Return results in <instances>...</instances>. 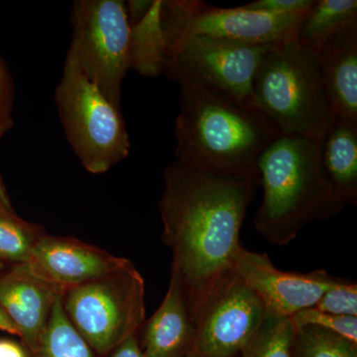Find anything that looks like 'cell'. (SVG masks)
Segmentation results:
<instances>
[{
    "instance_id": "1",
    "label": "cell",
    "mask_w": 357,
    "mask_h": 357,
    "mask_svg": "<svg viewBox=\"0 0 357 357\" xmlns=\"http://www.w3.org/2000/svg\"><path fill=\"white\" fill-rule=\"evenodd\" d=\"M159 201L162 241L173 252L177 273L194 316L243 248L241 230L259 175H218L180 161L163 174Z\"/></svg>"
},
{
    "instance_id": "2",
    "label": "cell",
    "mask_w": 357,
    "mask_h": 357,
    "mask_svg": "<svg viewBox=\"0 0 357 357\" xmlns=\"http://www.w3.org/2000/svg\"><path fill=\"white\" fill-rule=\"evenodd\" d=\"M178 105L176 157L203 172L259 175L260 155L281 135L257 107L215 89L182 86Z\"/></svg>"
},
{
    "instance_id": "3",
    "label": "cell",
    "mask_w": 357,
    "mask_h": 357,
    "mask_svg": "<svg viewBox=\"0 0 357 357\" xmlns=\"http://www.w3.org/2000/svg\"><path fill=\"white\" fill-rule=\"evenodd\" d=\"M257 171L263 199L255 229L273 245H288L307 223L337 215L321 174L319 140L281 134L260 155Z\"/></svg>"
},
{
    "instance_id": "4",
    "label": "cell",
    "mask_w": 357,
    "mask_h": 357,
    "mask_svg": "<svg viewBox=\"0 0 357 357\" xmlns=\"http://www.w3.org/2000/svg\"><path fill=\"white\" fill-rule=\"evenodd\" d=\"M255 105L284 135L321 140L333 114L318 55L296 40L275 44L263 56L253 82Z\"/></svg>"
},
{
    "instance_id": "5",
    "label": "cell",
    "mask_w": 357,
    "mask_h": 357,
    "mask_svg": "<svg viewBox=\"0 0 357 357\" xmlns=\"http://www.w3.org/2000/svg\"><path fill=\"white\" fill-rule=\"evenodd\" d=\"M55 102L68 141L88 172H107L128 156L131 145L121 109L103 96L69 56Z\"/></svg>"
},
{
    "instance_id": "6",
    "label": "cell",
    "mask_w": 357,
    "mask_h": 357,
    "mask_svg": "<svg viewBox=\"0 0 357 357\" xmlns=\"http://www.w3.org/2000/svg\"><path fill=\"white\" fill-rule=\"evenodd\" d=\"M63 309L98 357L139 332L146 319L145 282L133 263L65 291Z\"/></svg>"
},
{
    "instance_id": "7",
    "label": "cell",
    "mask_w": 357,
    "mask_h": 357,
    "mask_svg": "<svg viewBox=\"0 0 357 357\" xmlns=\"http://www.w3.org/2000/svg\"><path fill=\"white\" fill-rule=\"evenodd\" d=\"M72 42L67 56L121 109V86L131 68V28L121 0H77L73 3Z\"/></svg>"
},
{
    "instance_id": "8",
    "label": "cell",
    "mask_w": 357,
    "mask_h": 357,
    "mask_svg": "<svg viewBox=\"0 0 357 357\" xmlns=\"http://www.w3.org/2000/svg\"><path fill=\"white\" fill-rule=\"evenodd\" d=\"M270 46L185 35L167 48L162 73L181 88L204 86L256 107L253 82Z\"/></svg>"
},
{
    "instance_id": "9",
    "label": "cell",
    "mask_w": 357,
    "mask_h": 357,
    "mask_svg": "<svg viewBox=\"0 0 357 357\" xmlns=\"http://www.w3.org/2000/svg\"><path fill=\"white\" fill-rule=\"evenodd\" d=\"M307 13L270 14L243 6L218 8L197 0L161 1L160 20L166 50L185 35H201L256 45L296 40Z\"/></svg>"
},
{
    "instance_id": "10",
    "label": "cell",
    "mask_w": 357,
    "mask_h": 357,
    "mask_svg": "<svg viewBox=\"0 0 357 357\" xmlns=\"http://www.w3.org/2000/svg\"><path fill=\"white\" fill-rule=\"evenodd\" d=\"M268 312L238 275L230 270L192 316L195 337L187 357H239Z\"/></svg>"
},
{
    "instance_id": "11",
    "label": "cell",
    "mask_w": 357,
    "mask_h": 357,
    "mask_svg": "<svg viewBox=\"0 0 357 357\" xmlns=\"http://www.w3.org/2000/svg\"><path fill=\"white\" fill-rule=\"evenodd\" d=\"M232 270L261 301L268 314L286 318L314 307L337 280L325 269L310 273L282 271L274 266L267 253L255 252L243 246Z\"/></svg>"
},
{
    "instance_id": "12",
    "label": "cell",
    "mask_w": 357,
    "mask_h": 357,
    "mask_svg": "<svg viewBox=\"0 0 357 357\" xmlns=\"http://www.w3.org/2000/svg\"><path fill=\"white\" fill-rule=\"evenodd\" d=\"M129 261L72 236L41 237L27 265L42 280L65 291L119 269Z\"/></svg>"
},
{
    "instance_id": "13",
    "label": "cell",
    "mask_w": 357,
    "mask_h": 357,
    "mask_svg": "<svg viewBox=\"0 0 357 357\" xmlns=\"http://www.w3.org/2000/svg\"><path fill=\"white\" fill-rule=\"evenodd\" d=\"M64 293L33 274L27 263L9 265L0 273V306L17 328L26 351L36 349L52 309Z\"/></svg>"
},
{
    "instance_id": "14",
    "label": "cell",
    "mask_w": 357,
    "mask_h": 357,
    "mask_svg": "<svg viewBox=\"0 0 357 357\" xmlns=\"http://www.w3.org/2000/svg\"><path fill=\"white\" fill-rule=\"evenodd\" d=\"M195 332L182 284L172 270L163 302L138 333L141 351L145 357H187Z\"/></svg>"
},
{
    "instance_id": "15",
    "label": "cell",
    "mask_w": 357,
    "mask_h": 357,
    "mask_svg": "<svg viewBox=\"0 0 357 357\" xmlns=\"http://www.w3.org/2000/svg\"><path fill=\"white\" fill-rule=\"evenodd\" d=\"M317 55L331 112L357 121V22L335 33Z\"/></svg>"
},
{
    "instance_id": "16",
    "label": "cell",
    "mask_w": 357,
    "mask_h": 357,
    "mask_svg": "<svg viewBox=\"0 0 357 357\" xmlns=\"http://www.w3.org/2000/svg\"><path fill=\"white\" fill-rule=\"evenodd\" d=\"M319 164L333 208L357 203V121L333 115L319 140Z\"/></svg>"
},
{
    "instance_id": "17",
    "label": "cell",
    "mask_w": 357,
    "mask_h": 357,
    "mask_svg": "<svg viewBox=\"0 0 357 357\" xmlns=\"http://www.w3.org/2000/svg\"><path fill=\"white\" fill-rule=\"evenodd\" d=\"M357 22L356 0H314L296 41L318 54L323 45L345 26Z\"/></svg>"
},
{
    "instance_id": "18",
    "label": "cell",
    "mask_w": 357,
    "mask_h": 357,
    "mask_svg": "<svg viewBox=\"0 0 357 357\" xmlns=\"http://www.w3.org/2000/svg\"><path fill=\"white\" fill-rule=\"evenodd\" d=\"M160 7V0L152 2L144 16L130 23L131 67L145 76H157L163 72L166 45Z\"/></svg>"
},
{
    "instance_id": "19",
    "label": "cell",
    "mask_w": 357,
    "mask_h": 357,
    "mask_svg": "<svg viewBox=\"0 0 357 357\" xmlns=\"http://www.w3.org/2000/svg\"><path fill=\"white\" fill-rule=\"evenodd\" d=\"M63 295L52 309L36 349L26 351L28 357H98L66 316Z\"/></svg>"
},
{
    "instance_id": "20",
    "label": "cell",
    "mask_w": 357,
    "mask_h": 357,
    "mask_svg": "<svg viewBox=\"0 0 357 357\" xmlns=\"http://www.w3.org/2000/svg\"><path fill=\"white\" fill-rule=\"evenodd\" d=\"M44 227L15 215L0 213V261L27 263L35 245L46 234Z\"/></svg>"
},
{
    "instance_id": "21",
    "label": "cell",
    "mask_w": 357,
    "mask_h": 357,
    "mask_svg": "<svg viewBox=\"0 0 357 357\" xmlns=\"http://www.w3.org/2000/svg\"><path fill=\"white\" fill-rule=\"evenodd\" d=\"M294 335L290 318L268 314L239 357H293Z\"/></svg>"
},
{
    "instance_id": "22",
    "label": "cell",
    "mask_w": 357,
    "mask_h": 357,
    "mask_svg": "<svg viewBox=\"0 0 357 357\" xmlns=\"http://www.w3.org/2000/svg\"><path fill=\"white\" fill-rule=\"evenodd\" d=\"M293 357H357V344L317 326L295 328Z\"/></svg>"
},
{
    "instance_id": "23",
    "label": "cell",
    "mask_w": 357,
    "mask_h": 357,
    "mask_svg": "<svg viewBox=\"0 0 357 357\" xmlns=\"http://www.w3.org/2000/svg\"><path fill=\"white\" fill-rule=\"evenodd\" d=\"M290 319L295 328L307 326H317V328L331 331L357 344L356 317L337 316V314L319 311L316 307H312L296 312Z\"/></svg>"
},
{
    "instance_id": "24",
    "label": "cell",
    "mask_w": 357,
    "mask_h": 357,
    "mask_svg": "<svg viewBox=\"0 0 357 357\" xmlns=\"http://www.w3.org/2000/svg\"><path fill=\"white\" fill-rule=\"evenodd\" d=\"M314 307L328 314L357 318V284L337 278Z\"/></svg>"
},
{
    "instance_id": "25",
    "label": "cell",
    "mask_w": 357,
    "mask_h": 357,
    "mask_svg": "<svg viewBox=\"0 0 357 357\" xmlns=\"http://www.w3.org/2000/svg\"><path fill=\"white\" fill-rule=\"evenodd\" d=\"M314 0H256L243 6L248 10L270 14H293L307 13Z\"/></svg>"
},
{
    "instance_id": "26",
    "label": "cell",
    "mask_w": 357,
    "mask_h": 357,
    "mask_svg": "<svg viewBox=\"0 0 357 357\" xmlns=\"http://www.w3.org/2000/svg\"><path fill=\"white\" fill-rule=\"evenodd\" d=\"M13 109V89L6 69L0 60V126L10 128L13 126L11 119Z\"/></svg>"
},
{
    "instance_id": "27",
    "label": "cell",
    "mask_w": 357,
    "mask_h": 357,
    "mask_svg": "<svg viewBox=\"0 0 357 357\" xmlns=\"http://www.w3.org/2000/svg\"><path fill=\"white\" fill-rule=\"evenodd\" d=\"M138 333H133L115 347L107 357H145L140 349Z\"/></svg>"
},
{
    "instance_id": "28",
    "label": "cell",
    "mask_w": 357,
    "mask_h": 357,
    "mask_svg": "<svg viewBox=\"0 0 357 357\" xmlns=\"http://www.w3.org/2000/svg\"><path fill=\"white\" fill-rule=\"evenodd\" d=\"M0 357H28V356L22 344L9 338H0Z\"/></svg>"
},
{
    "instance_id": "29",
    "label": "cell",
    "mask_w": 357,
    "mask_h": 357,
    "mask_svg": "<svg viewBox=\"0 0 357 357\" xmlns=\"http://www.w3.org/2000/svg\"><path fill=\"white\" fill-rule=\"evenodd\" d=\"M0 213L8 215H17L14 211L13 203H11L8 192L6 191V185H4L1 177H0Z\"/></svg>"
},
{
    "instance_id": "30",
    "label": "cell",
    "mask_w": 357,
    "mask_h": 357,
    "mask_svg": "<svg viewBox=\"0 0 357 357\" xmlns=\"http://www.w3.org/2000/svg\"><path fill=\"white\" fill-rule=\"evenodd\" d=\"M0 331L20 337V333H18L16 326L14 325L13 319L9 318L8 314L1 306H0Z\"/></svg>"
},
{
    "instance_id": "31",
    "label": "cell",
    "mask_w": 357,
    "mask_h": 357,
    "mask_svg": "<svg viewBox=\"0 0 357 357\" xmlns=\"http://www.w3.org/2000/svg\"><path fill=\"white\" fill-rule=\"evenodd\" d=\"M9 265L6 264V263L0 261V273H1V272H3L4 270H6V268Z\"/></svg>"
},
{
    "instance_id": "32",
    "label": "cell",
    "mask_w": 357,
    "mask_h": 357,
    "mask_svg": "<svg viewBox=\"0 0 357 357\" xmlns=\"http://www.w3.org/2000/svg\"><path fill=\"white\" fill-rule=\"evenodd\" d=\"M7 130H8V128H3V126H0V137H1V136L3 135V134L6 133Z\"/></svg>"
}]
</instances>
